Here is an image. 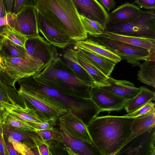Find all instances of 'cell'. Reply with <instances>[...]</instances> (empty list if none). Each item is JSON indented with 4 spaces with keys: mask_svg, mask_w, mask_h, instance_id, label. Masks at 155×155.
I'll use <instances>...</instances> for the list:
<instances>
[{
    "mask_svg": "<svg viewBox=\"0 0 155 155\" xmlns=\"http://www.w3.org/2000/svg\"><path fill=\"white\" fill-rule=\"evenodd\" d=\"M134 118L97 116L88 124L93 143L101 155H115L130 137Z\"/></svg>",
    "mask_w": 155,
    "mask_h": 155,
    "instance_id": "obj_1",
    "label": "cell"
},
{
    "mask_svg": "<svg viewBox=\"0 0 155 155\" xmlns=\"http://www.w3.org/2000/svg\"><path fill=\"white\" fill-rule=\"evenodd\" d=\"M36 8L48 23L71 40L76 42L88 38L72 0H38Z\"/></svg>",
    "mask_w": 155,
    "mask_h": 155,
    "instance_id": "obj_2",
    "label": "cell"
},
{
    "mask_svg": "<svg viewBox=\"0 0 155 155\" xmlns=\"http://www.w3.org/2000/svg\"><path fill=\"white\" fill-rule=\"evenodd\" d=\"M32 77L66 96L78 99L91 98V86L76 77L58 54Z\"/></svg>",
    "mask_w": 155,
    "mask_h": 155,
    "instance_id": "obj_3",
    "label": "cell"
},
{
    "mask_svg": "<svg viewBox=\"0 0 155 155\" xmlns=\"http://www.w3.org/2000/svg\"><path fill=\"white\" fill-rule=\"evenodd\" d=\"M18 81L20 87L17 93L20 97L44 118L59 119L67 112L64 104L57 98L35 88L23 78Z\"/></svg>",
    "mask_w": 155,
    "mask_h": 155,
    "instance_id": "obj_4",
    "label": "cell"
},
{
    "mask_svg": "<svg viewBox=\"0 0 155 155\" xmlns=\"http://www.w3.org/2000/svg\"><path fill=\"white\" fill-rule=\"evenodd\" d=\"M105 29L106 31L120 35L155 38L154 10H142L130 22L113 24L108 22Z\"/></svg>",
    "mask_w": 155,
    "mask_h": 155,
    "instance_id": "obj_5",
    "label": "cell"
},
{
    "mask_svg": "<svg viewBox=\"0 0 155 155\" xmlns=\"http://www.w3.org/2000/svg\"><path fill=\"white\" fill-rule=\"evenodd\" d=\"M3 58L4 72L10 85L15 89V83L20 79L34 75L44 66L30 56L25 59L12 57L0 50Z\"/></svg>",
    "mask_w": 155,
    "mask_h": 155,
    "instance_id": "obj_6",
    "label": "cell"
},
{
    "mask_svg": "<svg viewBox=\"0 0 155 155\" xmlns=\"http://www.w3.org/2000/svg\"><path fill=\"white\" fill-rule=\"evenodd\" d=\"M90 36L91 38L117 54L133 67L139 66L140 61H144L155 54L146 49L113 39L104 34Z\"/></svg>",
    "mask_w": 155,
    "mask_h": 155,
    "instance_id": "obj_7",
    "label": "cell"
},
{
    "mask_svg": "<svg viewBox=\"0 0 155 155\" xmlns=\"http://www.w3.org/2000/svg\"><path fill=\"white\" fill-rule=\"evenodd\" d=\"M38 13L35 7L24 6L16 14H8V25L28 37L38 35Z\"/></svg>",
    "mask_w": 155,
    "mask_h": 155,
    "instance_id": "obj_8",
    "label": "cell"
},
{
    "mask_svg": "<svg viewBox=\"0 0 155 155\" xmlns=\"http://www.w3.org/2000/svg\"><path fill=\"white\" fill-rule=\"evenodd\" d=\"M155 127L137 136L115 155H155Z\"/></svg>",
    "mask_w": 155,
    "mask_h": 155,
    "instance_id": "obj_9",
    "label": "cell"
},
{
    "mask_svg": "<svg viewBox=\"0 0 155 155\" xmlns=\"http://www.w3.org/2000/svg\"><path fill=\"white\" fill-rule=\"evenodd\" d=\"M59 119L60 129L77 139L90 144L93 143L87 125L77 115L68 111Z\"/></svg>",
    "mask_w": 155,
    "mask_h": 155,
    "instance_id": "obj_10",
    "label": "cell"
},
{
    "mask_svg": "<svg viewBox=\"0 0 155 155\" xmlns=\"http://www.w3.org/2000/svg\"><path fill=\"white\" fill-rule=\"evenodd\" d=\"M53 46L39 35L28 37L25 44L27 53L44 66L58 54Z\"/></svg>",
    "mask_w": 155,
    "mask_h": 155,
    "instance_id": "obj_11",
    "label": "cell"
},
{
    "mask_svg": "<svg viewBox=\"0 0 155 155\" xmlns=\"http://www.w3.org/2000/svg\"><path fill=\"white\" fill-rule=\"evenodd\" d=\"M91 98L97 106L99 113L104 111H121L128 100L99 87H91Z\"/></svg>",
    "mask_w": 155,
    "mask_h": 155,
    "instance_id": "obj_12",
    "label": "cell"
},
{
    "mask_svg": "<svg viewBox=\"0 0 155 155\" xmlns=\"http://www.w3.org/2000/svg\"><path fill=\"white\" fill-rule=\"evenodd\" d=\"M72 0L79 15L99 23L105 28L109 21V13L97 0Z\"/></svg>",
    "mask_w": 155,
    "mask_h": 155,
    "instance_id": "obj_13",
    "label": "cell"
},
{
    "mask_svg": "<svg viewBox=\"0 0 155 155\" xmlns=\"http://www.w3.org/2000/svg\"><path fill=\"white\" fill-rule=\"evenodd\" d=\"M60 130L58 131L56 141L70 148L77 155H101L93 143L90 144L77 139L65 131Z\"/></svg>",
    "mask_w": 155,
    "mask_h": 155,
    "instance_id": "obj_14",
    "label": "cell"
},
{
    "mask_svg": "<svg viewBox=\"0 0 155 155\" xmlns=\"http://www.w3.org/2000/svg\"><path fill=\"white\" fill-rule=\"evenodd\" d=\"M37 18L39 32L46 40L53 46L60 48H64L69 45L71 40L61 34L38 12Z\"/></svg>",
    "mask_w": 155,
    "mask_h": 155,
    "instance_id": "obj_15",
    "label": "cell"
},
{
    "mask_svg": "<svg viewBox=\"0 0 155 155\" xmlns=\"http://www.w3.org/2000/svg\"><path fill=\"white\" fill-rule=\"evenodd\" d=\"M110 85L99 87L101 88L120 97L129 100L135 97L140 92V88L125 80H118L109 77L107 79Z\"/></svg>",
    "mask_w": 155,
    "mask_h": 155,
    "instance_id": "obj_16",
    "label": "cell"
},
{
    "mask_svg": "<svg viewBox=\"0 0 155 155\" xmlns=\"http://www.w3.org/2000/svg\"><path fill=\"white\" fill-rule=\"evenodd\" d=\"M142 11L139 6L125 2L109 13V22L113 24L130 22L139 15Z\"/></svg>",
    "mask_w": 155,
    "mask_h": 155,
    "instance_id": "obj_17",
    "label": "cell"
},
{
    "mask_svg": "<svg viewBox=\"0 0 155 155\" xmlns=\"http://www.w3.org/2000/svg\"><path fill=\"white\" fill-rule=\"evenodd\" d=\"M73 48L75 58L78 64L90 75L94 84V87H100L110 85L107 81L109 77L105 75L101 71L91 63L84 54L76 47Z\"/></svg>",
    "mask_w": 155,
    "mask_h": 155,
    "instance_id": "obj_18",
    "label": "cell"
},
{
    "mask_svg": "<svg viewBox=\"0 0 155 155\" xmlns=\"http://www.w3.org/2000/svg\"><path fill=\"white\" fill-rule=\"evenodd\" d=\"M23 101L24 106L9 103L6 107L7 114L10 113L28 122L40 123L45 120L46 119L28 106L25 101Z\"/></svg>",
    "mask_w": 155,
    "mask_h": 155,
    "instance_id": "obj_19",
    "label": "cell"
},
{
    "mask_svg": "<svg viewBox=\"0 0 155 155\" xmlns=\"http://www.w3.org/2000/svg\"><path fill=\"white\" fill-rule=\"evenodd\" d=\"M103 34L113 39L146 49L155 54V38L120 35L104 31Z\"/></svg>",
    "mask_w": 155,
    "mask_h": 155,
    "instance_id": "obj_20",
    "label": "cell"
},
{
    "mask_svg": "<svg viewBox=\"0 0 155 155\" xmlns=\"http://www.w3.org/2000/svg\"><path fill=\"white\" fill-rule=\"evenodd\" d=\"M155 110L134 118L131 127V134L124 145L137 136L155 127Z\"/></svg>",
    "mask_w": 155,
    "mask_h": 155,
    "instance_id": "obj_21",
    "label": "cell"
},
{
    "mask_svg": "<svg viewBox=\"0 0 155 155\" xmlns=\"http://www.w3.org/2000/svg\"><path fill=\"white\" fill-rule=\"evenodd\" d=\"M76 47L91 63L105 75L110 77L116 63L88 50Z\"/></svg>",
    "mask_w": 155,
    "mask_h": 155,
    "instance_id": "obj_22",
    "label": "cell"
},
{
    "mask_svg": "<svg viewBox=\"0 0 155 155\" xmlns=\"http://www.w3.org/2000/svg\"><path fill=\"white\" fill-rule=\"evenodd\" d=\"M75 45L76 46L90 51L116 64L120 62L122 60L118 55L90 38L84 40L76 41Z\"/></svg>",
    "mask_w": 155,
    "mask_h": 155,
    "instance_id": "obj_23",
    "label": "cell"
},
{
    "mask_svg": "<svg viewBox=\"0 0 155 155\" xmlns=\"http://www.w3.org/2000/svg\"><path fill=\"white\" fill-rule=\"evenodd\" d=\"M64 62L72 71L74 75L91 87H94V81L87 71L78 62L73 54L72 48L67 49L63 55Z\"/></svg>",
    "mask_w": 155,
    "mask_h": 155,
    "instance_id": "obj_24",
    "label": "cell"
},
{
    "mask_svg": "<svg viewBox=\"0 0 155 155\" xmlns=\"http://www.w3.org/2000/svg\"><path fill=\"white\" fill-rule=\"evenodd\" d=\"M138 80L141 82L155 87V54H153L139 65Z\"/></svg>",
    "mask_w": 155,
    "mask_h": 155,
    "instance_id": "obj_25",
    "label": "cell"
},
{
    "mask_svg": "<svg viewBox=\"0 0 155 155\" xmlns=\"http://www.w3.org/2000/svg\"><path fill=\"white\" fill-rule=\"evenodd\" d=\"M139 88V93L134 98L129 100L125 106L124 108L127 113L134 112L147 103L155 100L154 92L146 87L141 86Z\"/></svg>",
    "mask_w": 155,
    "mask_h": 155,
    "instance_id": "obj_26",
    "label": "cell"
},
{
    "mask_svg": "<svg viewBox=\"0 0 155 155\" xmlns=\"http://www.w3.org/2000/svg\"><path fill=\"white\" fill-rule=\"evenodd\" d=\"M2 126L3 134L8 138L24 143L29 147L32 146L31 144L34 143V135L32 134L34 131L21 130L4 124H2Z\"/></svg>",
    "mask_w": 155,
    "mask_h": 155,
    "instance_id": "obj_27",
    "label": "cell"
},
{
    "mask_svg": "<svg viewBox=\"0 0 155 155\" xmlns=\"http://www.w3.org/2000/svg\"><path fill=\"white\" fill-rule=\"evenodd\" d=\"M0 50L13 57L26 58L30 55L25 49L11 41L0 37Z\"/></svg>",
    "mask_w": 155,
    "mask_h": 155,
    "instance_id": "obj_28",
    "label": "cell"
},
{
    "mask_svg": "<svg viewBox=\"0 0 155 155\" xmlns=\"http://www.w3.org/2000/svg\"><path fill=\"white\" fill-rule=\"evenodd\" d=\"M1 27L0 37L8 39L26 49L25 44L28 39V37L17 31L8 25Z\"/></svg>",
    "mask_w": 155,
    "mask_h": 155,
    "instance_id": "obj_29",
    "label": "cell"
},
{
    "mask_svg": "<svg viewBox=\"0 0 155 155\" xmlns=\"http://www.w3.org/2000/svg\"><path fill=\"white\" fill-rule=\"evenodd\" d=\"M81 21L87 33L91 36H94L103 34L106 31L105 28L99 23L88 19L79 15Z\"/></svg>",
    "mask_w": 155,
    "mask_h": 155,
    "instance_id": "obj_30",
    "label": "cell"
},
{
    "mask_svg": "<svg viewBox=\"0 0 155 155\" xmlns=\"http://www.w3.org/2000/svg\"><path fill=\"white\" fill-rule=\"evenodd\" d=\"M2 124L25 130L35 132L36 130L28 122L10 113L6 116Z\"/></svg>",
    "mask_w": 155,
    "mask_h": 155,
    "instance_id": "obj_31",
    "label": "cell"
},
{
    "mask_svg": "<svg viewBox=\"0 0 155 155\" xmlns=\"http://www.w3.org/2000/svg\"><path fill=\"white\" fill-rule=\"evenodd\" d=\"M153 111H155L154 103L152 101H150L134 112L123 116L134 118Z\"/></svg>",
    "mask_w": 155,
    "mask_h": 155,
    "instance_id": "obj_32",
    "label": "cell"
},
{
    "mask_svg": "<svg viewBox=\"0 0 155 155\" xmlns=\"http://www.w3.org/2000/svg\"><path fill=\"white\" fill-rule=\"evenodd\" d=\"M8 139L12 144L15 150L20 155H35L31 148L25 144Z\"/></svg>",
    "mask_w": 155,
    "mask_h": 155,
    "instance_id": "obj_33",
    "label": "cell"
},
{
    "mask_svg": "<svg viewBox=\"0 0 155 155\" xmlns=\"http://www.w3.org/2000/svg\"><path fill=\"white\" fill-rule=\"evenodd\" d=\"M57 130L54 128L52 129H36L35 132L42 139L49 141L56 140Z\"/></svg>",
    "mask_w": 155,
    "mask_h": 155,
    "instance_id": "obj_34",
    "label": "cell"
},
{
    "mask_svg": "<svg viewBox=\"0 0 155 155\" xmlns=\"http://www.w3.org/2000/svg\"><path fill=\"white\" fill-rule=\"evenodd\" d=\"M57 119L55 118H52L46 119L42 123H28L36 130L52 129L54 128V127L55 125L56 121Z\"/></svg>",
    "mask_w": 155,
    "mask_h": 155,
    "instance_id": "obj_35",
    "label": "cell"
},
{
    "mask_svg": "<svg viewBox=\"0 0 155 155\" xmlns=\"http://www.w3.org/2000/svg\"><path fill=\"white\" fill-rule=\"evenodd\" d=\"M134 3L145 9H155V0H135L133 4Z\"/></svg>",
    "mask_w": 155,
    "mask_h": 155,
    "instance_id": "obj_36",
    "label": "cell"
},
{
    "mask_svg": "<svg viewBox=\"0 0 155 155\" xmlns=\"http://www.w3.org/2000/svg\"><path fill=\"white\" fill-rule=\"evenodd\" d=\"M9 155L4 140L3 129L0 124V155Z\"/></svg>",
    "mask_w": 155,
    "mask_h": 155,
    "instance_id": "obj_37",
    "label": "cell"
},
{
    "mask_svg": "<svg viewBox=\"0 0 155 155\" xmlns=\"http://www.w3.org/2000/svg\"><path fill=\"white\" fill-rule=\"evenodd\" d=\"M109 12L112 9L115 8L116 2L114 0H97Z\"/></svg>",
    "mask_w": 155,
    "mask_h": 155,
    "instance_id": "obj_38",
    "label": "cell"
},
{
    "mask_svg": "<svg viewBox=\"0 0 155 155\" xmlns=\"http://www.w3.org/2000/svg\"><path fill=\"white\" fill-rule=\"evenodd\" d=\"M4 137L6 146L9 155H20L18 152L17 151L15 150L12 144L8 141L7 137L4 134Z\"/></svg>",
    "mask_w": 155,
    "mask_h": 155,
    "instance_id": "obj_39",
    "label": "cell"
},
{
    "mask_svg": "<svg viewBox=\"0 0 155 155\" xmlns=\"http://www.w3.org/2000/svg\"><path fill=\"white\" fill-rule=\"evenodd\" d=\"M25 0H14L12 12L16 14L22 8Z\"/></svg>",
    "mask_w": 155,
    "mask_h": 155,
    "instance_id": "obj_40",
    "label": "cell"
},
{
    "mask_svg": "<svg viewBox=\"0 0 155 155\" xmlns=\"http://www.w3.org/2000/svg\"><path fill=\"white\" fill-rule=\"evenodd\" d=\"M14 0H3L4 5L8 14L12 12Z\"/></svg>",
    "mask_w": 155,
    "mask_h": 155,
    "instance_id": "obj_41",
    "label": "cell"
},
{
    "mask_svg": "<svg viewBox=\"0 0 155 155\" xmlns=\"http://www.w3.org/2000/svg\"><path fill=\"white\" fill-rule=\"evenodd\" d=\"M7 14L3 0H0V18L6 15Z\"/></svg>",
    "mask_w": 155,
    "mask_h": 155,
    "instance_id": "obj_42",
    "label": "cell"
},
{
    "mask_svg": "<svg viewBox=\"0 0 155 155\" xmlns=\"http://www.w3.org/2000/svg\"><path fill=\"white\" fill-rule=\"evenodd\" d=\"M38 0H25L23 7L31 6L35 7Z\"/></svg>",
    "mask_w": 155,
    "mask_h": 155,
    "instance_id": "obj_43",
    "label": "cell"
},
{
    "mask_svg": "<svg viewBox=\"0 0 155 155\" xmlns=\"http://www.w3.org/2000/svg\"><path fill=\"white\" fill-rule=\"evenodd\" d=\"M7 15L3 17L0 18V27L3 26L8 25Z\"/></svg>",
    "mask_w": 155,
    "mask_h": 155,
    "instance_id": "obj_44",
    "label": "cell"
},
{
    "mask_svg": "<svg viewBox=\"0 0 155 155\" xmlns=\"http://www.w3.org/2000/svg\"><path fill=\"white\" fill-rule=\"evenodd\" d=\"M0 75L2 77L3 76L4 77H5V78L7 79V78L4 72L3 71V67L1 64H0Z\"/></svg>",
    "mask_w": 155,
    "mask_h": 155,
    "instance_id": "obj_45",
    "label": "cell"
},
{
    "mask_svg": "<svg viewBox=\"0 0 155 155\" xmlns=\"http://www.w3.org/2000/svg\"><path fill=\"white\" fill-rule=\"evenodd\" d=\"M0 64L3 67H4V61L0 55Z\"/></svg>",
    "mask_w": 155,
    "mask_h": 155,
    "instance_id": "obj_46",
    "label": "cell"
},
{
    "mask_svg": "<svg viewBox=\"0 0 155 155\" xmlns=\"http://www.w3.org/2000/svg\"><path fill=\"white\" fill-rule=\"evenodd\" d=\"M4 83L0 79V87H2L4 85Z\"/></svg>",
    "mask_w": 155,
    "mask_h": 155,
    "instance_id": "obj_47",
    "label": "cell"
}]
</instances>
